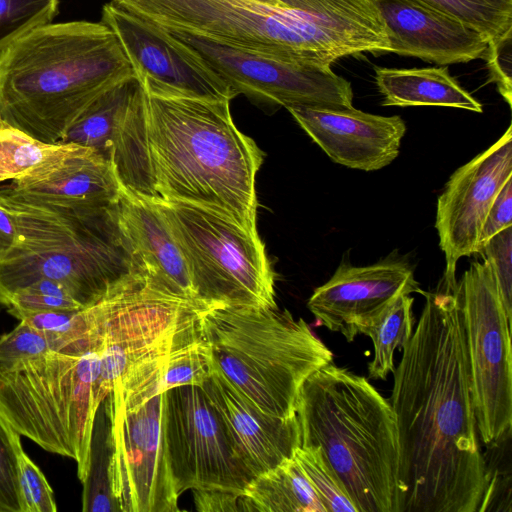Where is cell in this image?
I'll use <instances>...</instances> for the list:
<instances>
[{
	"label": "cell",
	"mask_w": 512,
	"mask_h": 512,
	"mask_svg": "<svg viewBox=\"0 0 512 512\" xmlns=\"http://www.w3.org/2000/svg\"><path fill=\"white\" fill-rule=\"evenodd\" d=\"M163 28L318 65L337 59L331 41L301 13L256 0H112Z\"/></svg>",
	"instance_id": "obj_10"
},
{
	"label": "cell",
	"mask_w": 512,
	"mask_h": 512,
	"mask_svg": "<svg viewBox=\"0 0 512 512\" xmlns=\"http://www.w3.org/2000/svg\"><path fill=\"white\" fill-rule=\"evenodd\" d=\"M201 387L256 476L277 467L301 446L296 415L285 418L264 413L215 370Z\"/></svg>",
	"instance_id": "obj_21"
},
{
	"label": "cell",
	"mask_w": 512,
	"mask_h": 512,
	"mask_svg": "<svg viewBox=\"0 0 512 512\" xmlns=\"http://www.w3.org/2000/svg\"><path fill=\"white\" fill-rule=\"evenodd\" d=\"M194 503L202 512L252 511L245 495L217 490H195Z\"/></svg>",
	"instance_id": "obj_38"
},
{
	"label": "cell",
	"mask_w": 512,
	"mask_h": 512,
	"mask_svg": "<svg viewBox=\"0 0 512 512\" xmlns=\"http://www.w3.org/2000/svg\"><path fill=\"white\" fill-rule=\"evenodd\" d=\"M286 109L333 162L366 172L380 170L397 158L407 129L398 115H376L354 107Z\"/></svg>",
	"instance_id": "obj_18"
},
{
	"label": "cell",
	"mask_w": 512,
	"mask_h": 512,
	"mask_svg": "<svg viewBox=\"0 0 512 512\" xmlns=\"http://www.w3.org/2000/svg\"><path fill=\"white\" fill-rule=\"evenodd\" d=\"M19 483L23 512L57 511L54 494L40 468L22 448H18Z\"/></svg>",
	"instance_id": "obj_34"
},
{
	"label": "cell",
	"mask_w": 512,
	"mask_h": 512,
	"mask_svg": "<svg viewBox=\"0 0 512 512\" xmlns=\"http://www.w3.org/2000/svg\"><path fill=\"white\" fill-rule=\"evenodd\" d=\"M52 351L49 339L40 331L20 320L10 332L0 337V366L35 358Z\"/></svg>",
	"instance_id": "obj_35"
},
{
	"label": "cell",
	"mask_w": 512,
	"mask_h": 512,
	"mask_svg": "<svg viewBox=\"0 0 512 512\" xmlns=\"http://www.w3.org/2000/svg\"><path fill=\"white\" fill-rule=\"evenodd\" d=\"M423 292L406 259L390 255L367 266L343 259L331 278L314 290L307 307L318 324L353 342L397 298Z\"/></svg>",
	"instance_id": "obj_16"
},
{
	"label": "cell",
	"mask_w": 512,
	"mask_h": 512,
	"mask_svg": "<svg viewBox=\"0 0 512 512\" xmlns=\"http://www.w3.org/2000/svg\"><path fill=\"white\" fill-rule=\"evenodd\" d=\"M110 457V421L102 402L94 420L89 470L82 483V510L85 512L119 511L110 486Z\"/></svg>",
	"instance_id": "obj_26"
},
{
	"label": "cell",
	"mask_w": 512,
	"mask_h": 512,
	"mask_svg": "<svg viewBox=\"0 0 512 512\" xmlns=\"http://www.w3.org/2000/svg\"><path fill=\"white\" fill-rule=\"evenodd\" d=\"M481 32L490 41L512 29V12L487 0H423Z\"/></svg>",
	"instance_id": "obj_29"
},
{
	"label": "cell",
	"mask_w": 512,
	"mask_h": 512,
	"mask_svg": "<svg viewBox=\"0 0 512 512\" xmlns=\"http://www.w3.org/2000/svg\"><path fill=\"white\" fill-rule=\"evenodd\" d=\"M170 349L132 366L103 401L110 421V486L122 512L179 511L164 441Z\"/></svg>",
	"instance_id": "obj_8"
},
{
	"label": "cell",
	"mask_w": 512,
	"mask_h": 512,
	"mask_svg": "<svg viewBox=\"0 0 512 512\" xmlns=\"http://www.w3.org/2000/svg\"><path fill=\"white\" fill-rule=\"evenodd\" d=\"M184 256L202 307H278L275 274L259 234L203 206L151 199Z\"/></svg>",
	"instance_id": "obj_9"
},
{
	"label": "cell",
	"mask_w": 512,
	"mask_h": 512,
	"mask_svg": "<svg viewBox=\"0 0 512 512\" xmlns=\"http://www.w3.org/2000/svg\"><path fill=\"white\" fill-rule=\"evenodd\" d=\"M182 53L218 75L235 96L284 106L353 107L351 83L329 65L290 61L204 35L160 27Z\"/></svg>",
	"instance_id": "obj_12"
},
{
	"label": "cell",
	"mask_w": 512,
	"mask_h": 512,
	"mask_svg": "<svg viewBox=\"0 0 512 512\" xmlns=\"http://www.w3.org/2000/svg\"><path fill=\"white\" fill-rule=\"evenodd\" d=\"M384 106H439L482 113V104L454 79L446 67L375 68Z\"/></svg>",
	"instance_id": "obj_23"
},
{
	"label": "cell",
	"mask_w": 512,
	"mask_h": 512,
	"mask_svg": "<svg viewBox=\"0 0 512 512\" xmlns=\"http://www.w3.org/2000/svg\"><path fill=\"white\" fill-rule=\"evenodd\" d=\"M414 298L408 294L397 298L366 330L373 343L374 356L368 363V378L385 380L395 370L394 353L402 350L413 334Z\"/></svg>",
	"instance_id": "obj_25"
},
{
	"label": "cell",
	"mask_w": 512,
	"mask_h": 512,
	"mask_svg": "<svg viewBox=\"0 0 512 512\" xmlns=\"http://www.w3.org/2000/svg\"><path fill=\"white\" fill-rule=\"evenodd\" d=\"M6 307L8 313L19 320L33 313L86 308L72 297L62 283L50 279H40L17 290Z\"/></svg>",
	"instance_id": "obj_31"
},
{
	"label": "cell",
	"mask_w": 512,
	"mask_h": 512,
	"mask_svg": "<svg viewBox=\"0 0 512 512\" xmlns=\"http://www.w3.org/2000/svg\"><path fill=\"white\" fill-rule=\"evenodd\" d=\"M17 238L16 223L12 215L0 204V259L14 246Z\"/></svg>",
	"instance_id": "obj_39"
},
{
	"label": "cell",
	"mask_w": 512,
	"mask_h": 512,
	"mask_svg": "<svg viewBox=\"0 0 512 512\" xmlns=\"http://www.w3.org/2000/svg\"><path fill=\"white\" fill-rule=\"evenodd\" d=\"M20 435L0 414V512H23L19 483Z\"/></svg>",
	"instance_id": "obj_32"
},
{
	"label": "cell",
	"mask_w": 512,
	"mask_h": 512,
	"mask_svg": "<svg viewBox=\"0 0 512 512\" xmlns=\"http://www.w3.org/2000/svg\"><path fill=\"white\" fill-rule=\"evenodd\" d=\"M164 441L174 488L244 495L257 477L202 387L165 391Z\"/></svg>",
	"instance_id": "obj_13"
},
{
	"label": "cell",
	"mask_w": 512,
	"mask_h": 512,
	"mask_svg": "<svg viewBox=\"0 0 512 512\" xmlns=\"http://www.w3.org/2000/svg\"><path fill=\"white\" fill-rule=\"evenodd\" d=\"M252 511L326 512L294 455L257 476L245 491Z\"/></svg>",
	"instance_id": "obj_24"
},
{
	"label": "cell",
	"mask_w": 512,
	"mask_h": 512,
	"mask_svg": "<svg viewBox=\"0 0 512 512\" xmlns=\"http://www.w3.org/2000/svg\"><path fill=\"white\" fill-rule=\"evenodd\" d=\"M512 179V126L494 144L450 176L436 205L435 228L445 257L442 286L455 287L456 266L477 253L488 211Z\"/></svg>",
	"instance_id": "obj_15"
},
{
	"label": "cell",
	"mask_w": 512,
	"mask_h": 512,
	"mask_svg": "<svg viewBox=\"0 0 512 512\" xmlns=\"http://www.w3.org/2000/svg\"><path fill=\"white\" fill-rule=\"evenodd\" d=\"M72 145L42 142L9 124L0 115V183L38 167Z\"/></svg>",
	"instance_id": "obj_27"
},
{
	"label": "cell",
	"mask_w": 512,
	"mask_h": 512,
	"mask_svg": "<svg viewBox=\"0 0 512 512\" xmlns=\"http://www.w3.org/2000/svg\"><path fill=\"white\" fill-rule=\"evenodd\" d=\"M512 226V179L508 180L493 201L480 234L479 249L490 238ZM478 249V250H479ZM478 252V251H477Z\"/></svg>",
	"instance_id": "obj_37"
},
{
	"label": "cell",
	"mask_w": 512,
	"mask_h": 512,
	"mask_svg": "<svg viewBox=\"0 0 512 512\" xmlns=\"http://www.w3.org/2000/svg\"><path fill=\"white\" fill-rule=\"evenodd\" d=\"M295 414L301 446L320 449L358 512H402L396 416L365 377L322 366L302 384Z\"/></svg>",
	"instance_id": "obj_5"
},
{
	"label": "cell",
	"mask_w": 512,
	"mask_h": 512,
	"mask_svg": "<svg viewBox=\"0 0 512 512\" xmlns=\"http://www.w3.org/2000/svg\"><path fill=\"white\" fill-rule=\"evenodd\" d=\"M385 23L389 51L439 65L483 58L488 39L423 0H375Z\"/></svg>",
	"instance_id": "obj_19"
},
{
	"label": "cell",
	"mask_w": 512,
	"mask_h": 512,
	"mask_svg": "<svg viewBox=\"0 0 512 512\" xmlns=\"http://www.w3.org/2000/svg\"><path fill=\"white\" fill-rule=\"evenodd\" d=\"M500 95L512 105V29L491 39L483 55Z\"/></svg>",
	"instance_id": "obj_36"
},
{
	"label": "cell",
	"mask_w": 512,
	"mask_h": 512,
	"mask_svg": "<svg viewBox=\"0 0 512 512\" xmlns=\"http://www.w3.org/2000/svg\"><path fill=\"white\" fill-rule=\"evenodd\" d=\"M490 3L506 10L512 12V0H487Z\"/></svg>",
	"instance_id": "obj_40"
},
{
	"label": "cell",
	"mask_w": 512,
	"mask_h": 512,
	"mask_svg": "<svg viewBox=\"0 0 512 512\" xmlns=\"http://www.w3.org/2000/svg\"><path fill=\"white\" fill-rule=\"evenodd\" d=\"M293 455L307 474L326 512H358L320 449L300 446Z\"/></svg>",
	"instance_id": "obj_28"
},
{
	"label": "cell",
	"mask_w": 512,
	"mask_h": 512,
	"mask_svg": "<svg viewBox=\"0 0 512 512\" xmlns=\"http://www.w3.org/2000/svg\"><path fill=\"white\" fill-rule=\"evenodd\" d=\"M256 1L262 2L265 4H269V5H274V6H281V4L278 0H256Z\"/></svg>",
	"instance_id": "obj_41"
},
{
	"label": "cell",
	"mask_w": 512,
	"mask_h": 512,
	"mask_svg": "<svg viewBox=\"0 0 512 512\" xmlns=\"http://www.w3.org/2000/svg\"><path fill=\"white\" fill-rule=\"evenodd\" d=\"M101 345L76 357L50 351L0 366V414L45 451L73 459L83 483L90 465L94 420L104 401Z\"/></svg>",
	"instance_id": "obj_7"
},
{
	"label": "cell",
	"mask_w": 512,
	"mask_h": 512,
	"mask_svg": "<svg viewBox=\"0 0 512 512\" xmlns=\"http://www.w3.org/2000/svg\"><path fill=\"white\" fill-rule=\"evenodd\" d=\"M101 22L118 37L140 82L207 100L236 97L218 75L179 51L159 26L113 1L103 6Z\"/></svg>",
	"instance_id": "obj_17"
},
{
	"label": "cell",
	"mask_w": 512,
	"mask_h": 512,
	"mask_svg": "<svg viewBox=\"0 0 512 512\" xmlns=\"http://www.w3.org/2000/svg\"><path fill=\"white\" fill-rule=\"evenodd\" d=\"M134 75L118 37L103 22L42 24L0 51V115L57 144L93 102Z\"/></svg>",
	"instance_id": "obj_3"
},
{
	"label": "cell",
	"mask_w": 512,
	"mask_h": 512,
	"mask_svg": "<svg viewBox=\"0 0 512 512\" xmlns=\"http://www.w3.org/2000/svg\"><path fill=\"white\" fill-rule=\"evenodd\" d=\"M477 253L490 266L507 317L512 320V226L490 238Z\"/></svg>",
	"instance_id": "obj_33"
},
{
	"label": "cell",
	"mask_w": 512,
	"mask_h": 512,
	"mask_svg": "<svg viewBox=\"0 0 512 512\" xmlns=\"http://www.w3.org/2000/svg\"><path fill=\"white\" fill-rule=\"evenodd\" d=\"M6 186L37 202L92 207L118 203L123 189L109 159L76 144Z\"/></svg>",
	"instance_id": "obj_20"
},
{
	"label": "cell",
	"mask_w": 512,
	"mask_h": 512,
	"mask_svg": "<svg viewBox=\"0 0 512 512\" xmlns=\"http://www.w3.org/2000/svg\"><path fill=\"white\" fill-rule=\"evenodd\" d=\"M454 292L464 325L477 431L489 445L512 427L511 320L485 261L471 262Z\"/></svg>",
	"instance_id": "obj_11"
},
{
	"label": "cell",
	"mask_w": 512,
	"mask_h": 512,
	"mask_svg": "<svg viewBox=\"0 0 512 512\" xmlns=\"http://www.w3.org/2000/svg\"><path fill=\"white\" fill-rule=\"evenodd\" d=\"M213 370L266 414L295 416L304 381L332 351L302 319L278 307L213 306L198 311Z\"/></svg>",
	"instance_id": "obj_6"
},
{
	"label": "cell",
	"mask_w": 512,
	"mask_h": 512,
	"mask_svg": "<svg viewBox=\"0 0 512 512\" xmlns=\"http://www.w3.org/2000/svg\"><path fill=\"white\" fill-rule=\"evenodd\" d=\"M59 0H0V51L29 30L52 22Z\"/></svg>",
	"instance_id": "obj_30"
},
{
	"label": "cell",
	"mask_w": 512,
	"mask_h": 512,
	"mask_svg": "<svg viewBox=\"0 0 512 512\" xmlns=\"http://www.w3.org/2000/svg\"><path fill=\"white\" fill-rule=\"evenodd\" d=\"M119 202V201H118ZM0 204L17 238L0 259V304L40 279L62 283L83 307L146 281L120 219L118 203L62 206L27 199L0 185Z\"/></svg>",
	"instance_id": "obj_4"
},
{
	"label": "cell",
	"mask_w": 512,
	"mask_h": 512,
	"mask_svg": "<svg viewBox=\"0 0 512 512\" xmlns=\"http://www.w3.org/2000/svg\"><path fill=\"white\" fill-rule=\"evenodd\" d=\"M118 207L122 226L143 265L147 283L202 307L182 251L157 204L123 187Z\"/></svg>",
	"instance_id": "obj_22"
},
{
	"label": "cell",
	"mask_w": 512,
	"mask_h": 512,
	"mask_svg": "<svg viewBox=\"0 0 512 512\" xmlns=\"http://www.w3.org/2000/svg\"><path fill=\"white\" fill-rule=\"evenodd\" d=\"M142 85L155 199L203 206L258 233L255 179L264 153L237 128L230 101Z\"/></svg>",
	"instance_id": "obj_2"
},
{
	"label": "cell",
	"mask_w": 512,
	"mask_h": 512,
	"mask_svg": "<svg viewBox=\"0 0 512 512\" xmlns=\"http://www.w3.org/2000/svg\"><path fill=\"white\" fill-rule=\"evenodd\" d=\"M97 307L103 399L136 363L169 350L182 324L202 308L167 295L147 281L103 298Z\"/></svg>",
	"instance_id": "obj_14"
},
{
	"label": "cell",
	"mask_w": 512,
	"mask_h": 512,
	"mask_svg": "<svg viewBox=\"0 0 512 512\" xmlns=\"http://www.w3.org/2000/svg\"><path fill=\"white\" fill-rule=\"evenodd\" d=\"M454 288L423 292L415 331L393 371L402 512H480L485 496L486 467Z\"/></svg>",
	"instance_id": "obj_1"
}]
</instances>
